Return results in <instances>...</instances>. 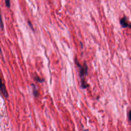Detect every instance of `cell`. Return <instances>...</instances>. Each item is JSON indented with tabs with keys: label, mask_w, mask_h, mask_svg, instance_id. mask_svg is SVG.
I'll return each mask as SVG.
<instances>
[{
	"label": "cell",
	"mask_w": 131,
	"mask_h": 131,
	"mask_svg": "<svg viewBox=\"0 0 131 131\" xmlns=\"http://www.w3.org/2000/svg\"><path fill=\"white\" fill-rule=\"evenodd\" d=\"M6 5L7 7L9 8L10 6V0H5Z\"/></svg>",
	"instance_id": "cell-6"
},
{
	"label": "cell",
	"mask_w": 131,
	"mask_h": 131,
	"mask_svg": "<svg viewBox=\"0 0 131 131\" xmlns=\"http://www.w3.org/2000/svg\"><path fill=\"white\" fill-rule=\"evenodd\" d=\"M128 118H129V121L131 122V110H130V111L129 112V114H128Z\"/></svg>",
	"instance_id": "cell-7"
},
{
	"label": "cell",
	"mask_w": 131,
	"mask_h": 131,
	"mask_svg": "<svg viewBox=\"0 0 131 131\" xmlns=\"http://www.w3.org/2000/svg\"><path fill=\"white\" fill-rule=\"evenodd\" d=\"M32 86L33 87V95L36 97H38L39 96V93L36 87V86L34 84H32Z\"/></svg>",
	"instance_id": "cell-4"
},
{
	"label": "cell",
	"mask_w": 131,
	"mask_h": 131,
	"mask_svg": "<svg viewBox=\"0 0 131 131\" xmlns=\"http://www.w3.org/2000/svg\"><path fill=\"white\" fill-rule=\"evenodd\" d=\"M28 24H29V25L30 26V27H31V28L32 29V30H34V28L32 27V24H31V22H30V21H28Z\"/></svg>",
	"instance_id": "cell-8"
},
{
	"label": "cell",
	"mask_w": 131,
	"mask_h": 131,
	"mask_svg": "<svg viewBox=\"0 0 131 131\" xmlns=\"http://www.w3.org/2000/svg\"><path fill=\"white\" fill-rule=\"evenodd\" d=\"M120 24L122 28H131V23L127 22V19L125 16H124L120 20Z\"/></svg>",
	"instance_id": "cell-2"
},
{
	"label": "cell",
	"mask_w": 131,
	"mask_h": 131,
	"mask_svg": "<svg viewBox=\"0 0 131 131\" xmlns=\"http://www.w3.org/2000/svg\"><path fill=\"white\" fill-rule=\"evenodd\" d=\"M75 63L79 68V74L81 79V87L83 89H87L88 87H89V85L87 84L85 79V76L88 75V68L87 66V64L85 62L84 66H81L79 63L78 60L76 58H75Z\"/></svg>",
	"instance_id": "cell-1"
},
{
	"label": "cell",
	"mask_w": 131,
	"mask_h": 131,
	"mask_svg": "<svg viewBox=\"0 0 131 131\" xmlns=\"http://www.w3.org/2000/svg\"><path fill=\"white\" fill-rule=\"evenodd\" d=\"M34 78L35 79V80H36L37 81L39 82V83H43V82L44 81V79L43 78H40V77H39L38 76H36L34 77Z\"/></svg>",
	"instance_id": "cell-5"
},
{
	"label": "cell",
	"mask_w": 131,
	"mask_h": 131,
	"mask_svg": "<svg viewBox=\"0 0 131 131\" xmlns=\"http://www.w3.org/2000/svg\"><path fill=\"white\" fill-rule=\"evenodd\" d=\"M84 131H87V130H86V129H85V130H84Z\"/></svg>",
	"instance_id": "cell-9"
},
{
	"label": "cell",
	"mask_w": 131,
	"mask_h": 131,
	"mask_svg": "<svg viewBox=\"0 0 131 131\" xmlns=\"http://www.w3.org/2000/svg\"><path fill=\"white\" fill-rule=\"evenodd\" d=\"M1 93H2V94L3 95V96L6 98H7L8 97V92L6 90L5 84L3 83L2 81L1 82Z\"/></svg>",
	"instance_id": "cell-3"
}]
</instances>
